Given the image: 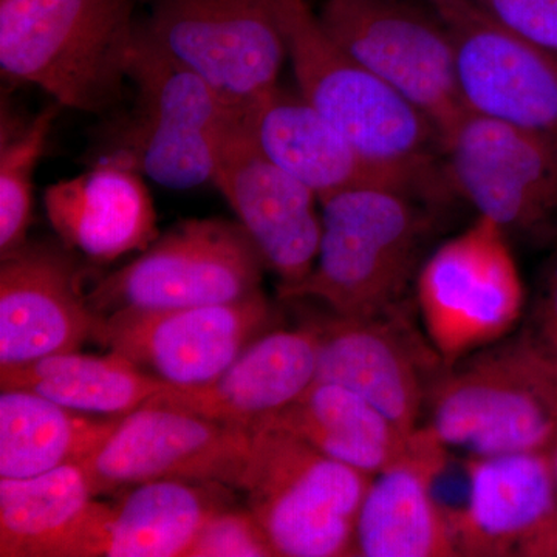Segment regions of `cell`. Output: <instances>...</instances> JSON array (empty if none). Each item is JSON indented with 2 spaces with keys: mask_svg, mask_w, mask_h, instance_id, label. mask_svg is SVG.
Instances as JSON below:
<instances>
[{
  "mask_svg": "<svg viewBox=\"0 0 557 557\" xmlns=\"http://www.w3.org/2000/svg\"><path fill=\"white\" fill-rule=\"evenodd\" d=\"M426 426L469 456L548 453L557 440V372L523 338L507 336L443 370Z\"/></svg>",
  "mask_w": 557,
  "mask_h": 557,
  "instance_id": "277c9868",
  "label": "cell"
},
{
  "mask_svg": "<svg viewBox=\"0 0 557 557\" xmlns=\"http://www.w3.org/2000/svg\"><path fill=\"white\" fill-rule=\"evenodd\" d=\"M276 321L260 289L215 306L115 311L98 317L91 339L171 387H193L218 379Z\"/></svg>",
  "mask_w": 557,
  "mask_h": 557,
  "instance_id": "4fadbf2b",
  "label": "cell"
},
{
  "mask_svg": "<svg viewBox=\"0 0 557 557\" xmlns=\"http://www.w3.org/2000/svg\"><path fill=\"white\" fill-rule=\"evenodd\" d=\"M448 450L420 426L412 454L372 479L359 509L357 556H458L448 512L434 496Z\"/></svg>",
  "mask_w": 557,
  "mask_h": 557,
  "instance_id": "7402d4cb",
  "label": "cell"
},
{
  "mask_svg": "<svg viewBox=\"0 0 557 557\" xmlns=\"http://www.w3.org/2000/svg\"><path fill=\"white\" fill-rule=\"evenodd\" d=\"M252 431L170 406L121 417L81 468L95 497L157 480L222 483L242 490Z\"/></svg>",
  "mask_w": 557,
  "mask_h": 557,
  "instance_id": "7c38bea8",
  "label": "cell"
},
{
  "mask_svg": "<svg viewBox=\"0 0 557 557\" xmlns=\"http://www.w3.org/2000/svg\"><path fill=\"white\" fill-rule=\"evenodd\" d=\"M61 106H47L16 134L3 138L0 149V255L27 245L33 219L35 172Z\"/></svg>",
  "mask_w": 557,
  "mask_h": 557,
  "instance_id": "83f0119b",
  "label": "cell"
},
{
  "mask_svg": "<svg viewBox=\"0 0 557 557\" xmlns=\"http://www.w3.org/2000/svg\"><path fill=\"white\" fill-rule=\"evenodd\" d=\"M549 461H552L553 474H555L556 483H557V440L555 445L552 446L548 450Z\"/></svg>",
  "mask_w": 557,
  "mask_h": 557,
  "instance_id": "1f68e13d",
  "label": "cell"
},
{
  "mask_svg": "<svg viewBox=\"0 0 557 557\" xmlns=\"http://www.w3.org/2000/svg\"><path fill=\"white\" fill-rule=\"evenodd\" d=\"M273 545L249 508L222 509L205 523L186 557H273Z\"/></svg>",
  "mask_w": 557,
  "mask_h": 557,
  "instance_id": "f1b7e54d",
  "label": "cell"
},
{
  "mask_svg": "<svg viewBox=\"0 0 557 557\" xmlns=\"http://www.w3.org/2000/svg\"><path fill=\"white\" fill-rule=\"evenodd\" d=\"M129 79L135 108L113 135V152L163 188L212 183L219 137L239 119L194 70L152 42L139 24Z\"/></svg>",
  "mask_w": 557,
  "mask_h": 557,
  "instance_id": "8992f818",
  "label": "cell"
},
{
  "mask_svg": "<svg viewBox=\"0 0 557 557\" xmlns=\"http://www.w3.org/2000/svg\"><path fill=\"white\" fill-rule=\"evenodd\" d=\"M120 418L78 412L25 388H2L0 479L35 478L83 463Z\"/></svg>",
  "mask_w": 557,
  "mask_h": 557,
  "instance_id": "d4e9b609",
  "label": "cell"
},
{
  "mask_svg": "<svg viewBox=\"0 0 557 557\" xmlns=\"http://www.w3.org/2000/svg\"><path fill=\"white\" fill-rule=\"evenodd\" d=\"M138 32L135 0H0V69L101 115L121 100Z\"/></svg>",
  "mask_w": 557,
  "mask_h": 557,
  "instance_id": "7a4b0ae2",
  "label": "cell"
},
{
  "mask_svg": "<svg viewBox=\"0 0 557 557\" xmlns=\"http://www.w3.org/2000/svg\"><path fill=\"white\" fill-rule=\"evenodd\" d=\"M212 185L228 201L267 270L278 277V296L302 284L321 245V203L259 149L242 119L220 135Z\"/></svg>",
  "mask_w": 557,
  "mask_h": 557,
  "instance_id": "2e32d148",
  "label": "cell"
},
{
  "mask_svg": "<svg viewBox=\"0 0 557 557\" xmlns=\"http://www.w3.org/2000/svg\"><path fill=\"white\" fill-rule=\"evenodd\" d=\"M406 317L399 306L376 317L332 313L310 321L319 335L317 381L347 387L413 434L448 366Z\"/></svg>",
  "mask_w": 557,
  "mask_h": 557,
  "instance_id": "9a60e30c",
  "label": "cell"
},
{
  "mask_svg": "<svg viewBox=\"0 0 557 557\" xmlns=\"http://www.w3.org/2000/svg\"><path fill=\"white\" fill-rule=\"evenodd\" d=\"M319 335L313 322L273 329L249 344L218 379L170 387L146 405L170 406L197 416L252 426L295 403L317 381Z\"/></svg>",
  "mask_w": 557,
  "mask_h": 557,
  "instance_id": "ffe728a7",
  "label": "cell"
},
{
  "mask_svg": "<svg viewBox=\"0 0 557 557\" xmlns=\"http://www.w3.org/2000/svg\"><path fill=\"white\" fill-rule=\"evenodd\" d=\"M372 479L287 431L258 428L242 491L276 556L346 557L357 556Z\"/></svg>",
  "mask_w": 557,
  "mask_h": 557,
  "instance_id": "5b68a950",
  "label": "cell"
},
{
  "mask_svg": "<svg viewBox=\"0 0 557 557\" xmlns=\"http://www.w3.org/2000/svg\"><path fill=\"white\" fill-rule=\"evenodd\" d=\"M523 338L557 372V251L549 258L528 317Z\"/></svg>",
  "mask_w": 557,
  "mask_h": 557,
  "instance_id": "4dcf8cb0",
  "label": "cell"
},
{
  "mask_svg": "<svg viewBox=\"0 0 557 557\" xmlns=\"http://www.w3.org/2000/svg\"><path fill=\"white\" fill-rule=\"evenodd\" d=\"M242 120L259 149L313 190L319 203L369 185L399 186L420 194L405 180L366 159L299 91L278 86Z\"/></svg>",
  "mask_w": 557,
  "mask_h": 557,
  "instance_id": "603a6c76",
  "label": "cell"
},
{
  "mask_svg": "<svg viewBox=\"0 0 557 557\" xmlns=\"http://www.w3.org/2000/svg\"><path fill=\"white\" fill-rule=\"evenodd\" d=\"M509 32L557 57V0H475Z\"/></svg>",
  "mask_w": 557,
  "mask_h": 557,
  "instance_id": "f546056e",
  "label": "cell"
},
{
  "mask_svg": "<svg viewBox=\"0 0 557 557\" xmlns=\"http://www.w3.org/2000/svg\"><path fill=\"white\" fill-rule=\"evenodd\" d=\"M423 3L325 0L318 17L341 49L423 113L442 135L468 108L448 28Z\"/></svg>",
  "mask_w": 557,
  "mask_h": 557,
  "instance_id": "30bf717a",
  "label": "cell"
},
{
  "mask_svg": "<svg viewBox=\"0 0 557 557\" xmlns=\"http://www.w3.org/2000/svg\"><path fill=\"white\" fill-rule=\"evenodd\" d=\"M304 100L366 157L423 196L446 183L438 131L410 102L341 49L306 0H276Z\"/></svg>",
  "mask_w": 557,
  "mask_h": 557,
  "instance_id": "6da1fadb",
  "label": "cell"
},
{
  "mask_svg": "<svg viewBox=\"0 0 557 557\" xmlns=\"http://www.w3.org/2000/svg\"><path fill=\"white\" fill-rule=\"evenodd\" d=\"M97 322L67 252L27 244L2 258L0 368L76 351Z\"/></svg>",
  "mask_w": 557,
  "mask_h": 557,
  "instance_id": "ac0fdd59",
  "label": "cell"
},
{
  "mask_svg": "<svg viewBox=\"0 0 557 557\" xmlns=\"http://www.w3.org/2000/svg\"><path fill=\"white\" fill-rule=\"evenodd\" d=\"M417 306L426 338L446 366L507 338L525 307L508 234L479 215L421 265Z\"/></svg>",
  "mask_w": 557,
  "mask_h": 557,
  "instance_id": "9c48e42d",
  "label": "cell"
},
{
  "mask_svg": "<svg viewBox=\"0 0 557 557\" xmlns=\"http://www.w3.org/2000/svg\"><path fill=\"white\" fill-rule=\"evenodd\" d=\"M463 507L446 509L458 556H557V483L548 453L469 456Z\"/></svg>",
  "mask_w": 557,
  "mask_h": 557,
  "instance_id": "e0dca14e",
  "label": "cell"
},
{
  "mask_svg": "<svg viewBox=\"0 0 557 557\" xmlns=\"http://www.w3.org/2000/svg\"><path fill=\"white\" fill-rule=\"evenodd\" d=\"M44 207L61 240L95 262L145 251L159 239L145 178L119 157H104L89 171L50 185Z\"/></svg>",
  "mask_w": 557,
  "mask_h": 557,
  "instance_id": "44dd1931",
  "label": "cell"
},
{
  "mask_svg": "<svg viewBox=\"0 0 557 557\" xmlns=\"http://www.w3.org/2000/svg\"><path fill=\"white\" fill-rule=\"evenodd\" d=\"M222 483L157 480L123 491L116 504L95 500L60 557H186L201 528L231 507Z\"/></svg>",
  "mask_w": 557,
  "mask_h": 557,
  "instance_id": "d6986e66",
  "label": "cell"
},
{
  "mask_svg": "<svg viewBox=\"0 0 557 557\" xmlns=\"http://www.w3.org/2000/svg\"><path fill=\"white\" fill-rule=\"evenodd\" d=\"M94 502L81 465L0 479V557H60Z\"/></svg>",
  "mask_w": 557,
  "mask_h": 557,
  "instance_id": "4316f807",
  "label": "cell"
},
{
  "mask_svg": "<svg viewBox=\"0 0 557 557\" xmlns=\"http://www.w3.org/2000/svg\"><path fill=\"white\" fill-rule=\"evenodd\" d=\"M0 387L36 392L89 416L124 417L171 386L115 351L95 357L76 350L0 368Z\"/></svg>",
  "mask_w": 557,
  "mask_h": 557,
  "instance_id": "484cf974",
  "label": "cell"
},
{
  "mask_svg": "<svg viewBox=\"0 0 557 557\" xmlns=\"http://www.w3.org/2000/svg\"><path fill=\"white\" fill-rule=\"evenodd\" d=\"M309 443L319 453L375 478L412 454L416 434H406L375 406L339 384L314 381L295 403L259 421Z\"/></svg>",
  "mask_w": 557,
  "mask_h": 557,
  "instance_id": "cb8c5ba5",
  "label": "cell"
},
{
  "mask_svg": "<svg viewBox=\"0 0 557 557\" xmlns=\"http://www.w3.org/2000/svg\"><path fill=\"white\" fill-rule=\"evenodd\" d=\"M449 189L505 233L557 239V145L511 124L467 112L440 135Z\"/></svg>",
  "mask_w": 557,
  "mask_h": 557,
  "instance_id": "8fae6325",
  "label": "cell"
},
{
  "mask_svg": "<svg viewBox=\"0 0 557 557\" xmlns=\"http://www.w3.org/2000/svg\"><path fill=\"white\" fill-rule=\"evenodd\" d=\"M417 197L399 186L369 185L321 201L314 269L281 299H317L344 318L376 317L403 306L426 231Z\"/></svg>",
  "mask_w": 557,
  "mask_h": 557,
  "instance_id": "3957f363",
  "label": "cell"
},
{
  "mask_svg": "<svg viewBox=\"0 0 557 557\" xmlns=\"http://www.w3.org/2000/svg\"><path fill=\"white\" fill-rule=\"evenodd\" d=\"M265 269L239 222L186 220L101 278L86 298L98 317L129 309L215 306L260 292Z\"/></svg>",
  "mask_w": 557,
  "mask_h": 557,
  "instance_id": "ba28073f",
  "label": "cell"
},
{
  "mask_svg": "<svg viewBox=\"0 0 557 557\" xmlns=\"http://www.w3.org/2000/svg\"><path fill=\"white\" fill-rule=\"evenodd\" d=\"M448 28L472 112L557 145V57L520 38L475 0H424Z\"/></svg>",
  "mask_w": 557,
  "mask_h": 557,
  "instance_id": "5bb4252c",
  "label": "cell"
},
{
  "mask_svg": "<svg viewBox=\"0 0 557 557\" xmlns=\"http://www.w3.org/2000/svg\"><path fill=\"white\" fill-rule=\"evenodd\" d=\"M141 27L239 119L277 89L288 60L276 0H152Z\"/></svg>",
  "mask_w": 557,
  "mask_h": 557,
  "instance_id": "52a82bcc",
  "label": "cell"
}]
</instances>
